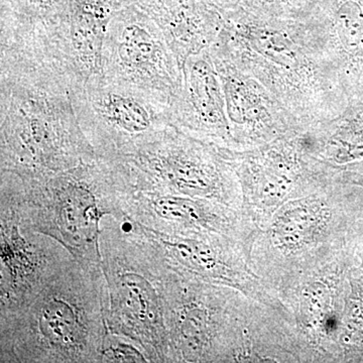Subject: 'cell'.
Wrapping results in <instances>:
<instances>
[{
  "label": "cell",
  "instance_id": "obj_1",
  "mask_svg": "<svg viewBox=\"0 0 363 363\" xmlns=\"http://www.w3.org/2000/svg\"><path fill=\"white\" fill-rule=\"evenodd\" d=\"M220 11L223 25L212 45L278 99L296 130L342 113L347 97L302 23L259 18L240 6Z\"/></svg>",
  "mask_w": 363,
  "mask_h": 363
},
{
  "label": "cell",
  "instance_id": "obj_2",
  "mask_svg": "<svg viewBox=\"0 0 363 363\" xmlns=\"http://www.w3.org/2000/svg\"><path fill=\"white\" fill-rule=\"evenodd\" d=\"M106 308L102 267L74 259L30 304L0 321V362L98 363Z\"/></svg>",
  "mask_w": 363,
  "mask_h": 363
},
{
  "label": "cell",
  "instance_id": "obj_3",
  "mask_svg": "<svg viewBox=\"0 0 363 363\" xmlns=\"http://www.w3.org/2000/svg\"><path fill=\"white\" fill-rule=\"evenodd\" d=\"M0 90V171L35 178L96 159L66 82L1 74Z\"/></svg>",
  "mask_w": 363,
  "mask_h": 363
},
{
  "label": "cell",
  "instance_id": "obj_4",
  "mask_svg": "<svg viewBox=\"0 0 363 363\" xmlns=\"http://www.w3.org/2000/svg\"><path fill=\"white\" fill-rule=\"evenodd\" d=\"M0 174L13 184L23 215L33 228L58 240L81 266L102 267V221L109 216L128 219L123 202L133 192L118 162L97 156L47 176Z\"/></svg>",
  "mask_w": 363,
  "mask_h": 363
},
{
  "label": "cell",
  "instance_id": "obj_5",
  "mask_svg": "<svg viewBox=\"0 0 363 363\" xmlns=\"http://www.w3.org/2000/svg\"><path fill=\"white\" fill-rule=\"evenodd\" d=\"M99 247L108 331L140 344L150 362H175L164 296L169 264L162 248L128 219L111 216L102 221Z\"/></svg>",
  "mask_w": 363,
  "mask_h": 363
},
{
  "label": "cell",
  "instance_id": "obj_6",
  "mask_svg": "<svg viewBox=\"0 0 363 363\" xmlns=\"http://www.w3.org/2000/svg\"><path fill=\"white\" fill-rule=\"evenodd\" d=\"M114 161L133 192L206 198L228 206L241 192L235 172L216 149L174 125Z\"/></svg>",
  "mask_w": 363,
  "mask_h": 363
},
{
  "label": "cell",
  "instance_id": "obj_7",
  "mask_svg": "<svg viewBox=\"0 0 363 363\" xmlns=\"http://www.w3.org/2000/svg\"><path fill=\"white\" fill-rule=\"evenodd\" d=\"M72 100L86 138L108 161L128 156L172 125L169 106L102 74L72 92Z\"/></svg>",
  "mask_w": 363,
  "mask_h": 363
},
{
  "label": "cell",
  "instance_id": "obj_8",
  "mask_svg": "<svg viewBox=\"0 0 363 363\" xmlns=\"http://www.w3.org/2000/svg\"><path fill=\"white\" fill-rule=\"evenodd\" d=\"M101 74L169 108L183 89V67L156 21L135 2L112 16L102 50Z\"/></svg>",
  "mask_w": 363,
  "mask_h": 363
},
{
  "label": "cell",
  "instance_id": "obj_9",
  "mask_svg": "<svg viewBox=\"0 0 363 363\" xmlns=\"http://www.w3.org/2000/svg\"><path fill=\"white\" fill-rule=\"evenodd\" d=\"M75 259L58 240L33 228L18 192L0 175V321L13 316Z\"/></svg>",
  "mask_w": 363,
  "mask_h": 363
},
{
  "label": "cell",
  "instance_id": "obj_10",
  "mask_svg": "<svg viewBox=\"0 0 363 363\" xmlns=\"http://www.w3.org/2000/svg\"><path fill=\"white\" fill-rule=\"evenodd\" d=\"M169 266L167 327L175 362H226L233 355V300L224 289Z\"/></svg>",
  "mask_w": 363,
  "mask_h": 363
},
{
  "label": "cell",
  "instance_id": "obj_11",
  "mask_svg": "<svg viewBox=\"0 0 363 363\" xmlns=\"http://www.w3.org/2000/svg\"><path fill=\"white\" fill-rule=\"evenodd\" d=\"M218 72L235 152L257 149L296 130L288 112L257 79L217 48H209Z\"/></svg>",
  "mask_w": 363,
  "mask_h": 363
},
{
  "label": "cell",
  "instance_id": "obj_12",
  "mask_svg": "<svg viewBox=\"0 0 363 363\" xmlns=\"http://www.w3.org/2000/svg\"><path fill=\"white\" fill-rule=\"evenodd\" d=\"M125 6L124 0H61L50 42L52 61L84 84L101 74L102 50L112 16Z\"/></svg>",
  "mask_w": 363,
  "mask_h": 363
},
{
  "label": "cell",
  "instance_id": "obj_13",
  "mask_svg": "<svg viewBox=\"0 0 363 363\" xmlns=\"http://www.w3.org/2000/svg\"><path fill=\"white\" fill-rule=\"evenodd\" d=\"M183 89L171 107L172 125L218 152H235L225 97L209 49L189 57Z\"/></svg>",
  "mask_w": 363,
  "mask_h": 363
},
{
  "label": "cell",
  "instance_id": "obj_14",
  "mask_svg": "<svg viewBox=\"0 0 363 363\" xmlns=\"http://www.w3.org/2000/svg\"><path fill=\"white\" fill-rule=\"evenodd\" d=\"M302 25L348 102L363 100V0H321Z\"/></svg>",
  "mask_w": 363,
  "mask_h": 363
},
{
  "label": "cell",
  "instance_id": "obj_15",
  "mask_svg": "<svg viewBox=\"0 0 363 363\" xmlns=\"http://www.w3.org/2000/svg\"><path fill=\"white\" fill-rule=\"evenodd\" d=\"M229 207L206 198L133 192L123 210L131 223L154 235L216 233L231 238L235 219Z\"/></svg>",
  "mask_w": 363,
  "mask_h": 363
},
{
  "label": "cell",
  "instance_id": "obj_16",
  "mask_svg": "<svg viewBox=\"0 0 363 363\" xmlns=\"http://www.w3.org/2000/svg\"><path fill=\"white\" fill-rule=\"evenodd\" d=\"M164 33L181 66L209 49L223 25L220 9L207 0H135Z\"/></svg>",
  "mask_w": 363,
  "mask_h": 363
},
{
  "label": "cell",
  "instance_id": "obj_17",
  "mask_svg": "<svg viewBox=\"0 0 363 363\" xmlns=\"http://www.w3.org/2000/svg\"><path fill=\"white\" fill-rule=\"evenodd\" d=\"M301 135L309 154L339 175L357 171L363 161V100L348 102L342 113Z\"/></svg>",
  "mask_w": 363,
  "mask_h": 363
},
{
  "label": "cell",
  "instance_id": "obj_18",
  "mask_svg": "<svg viewBox=\"0 0 363 363\" xmlns=\"http://www.w3.org/2000/svg\"><path fill=\"white\" fill-rule=\"evenodd\" d=\"M61 0H1V37L44 40L51 35Z\"/></svg>",
  "mask_w": 363,
  "mask_h": 363
},
{
  "label": "cell",
  "instance_id": "obj_19",
  "mask_svg": "<svg viewBox=\"0 0 363 363\" xmlns=\"http://www.w3.org/2000/svg\"><path fill=\"white\" fill-rule=\"evenodd\" d=\"M321 0H240L238 6L267 20L305 23Z\"/></svg>",
  "mask_w": 363,
  "mask_h": 363
},
{
  "label": "cell",
  "instance_id": "obj_20",
  "mask_svg": "<svg viewBox=\"0 0 363 363\" xmlns=\"http://www.w3.org/2000/svg\"><path fill=\"white\" fill-rule=\"evenodd\" d=\"M121 362H150V360L145 350L135 340L108 331L98 363Z\"/></svg>",
  "mask_w": 363,
  "mask_h": 363
},
{
  "label": "cell",
  "instance_id": "obj_21",
  "mask_svg": "<svg viewBox=\"0 0 363 363\" xmlns=\"http://www.w3.org/2000/svg\"><path fill=\"white\" fill-rule=\"evenodd\" d=\"M341 179L348 183L355 184V185L363 187V169L359 171L350 172V173L342 174Z\"/></svg>",
  "mask_w": 363,
  "mask_h": 363
},
{
  "label": "cell",
  "instance_id": "obj_22",
  "mask_svg": "<svg viewBox=\"0 0 363 363\" xmlns=\"http://www.w3.org/2000/svg\"><path fill=\"white\" fill-rule=\"evenodd\" d=\"M207 1H209L210 4L218 7V9H227L238 6L240 0H207Z\"/></svg>",
  "mask_w": 363,
  "mask_h": 363
},
{
  "label": "cell",
  "instance_id": "obj_23",
  "mask_svg": "<svg viewBox=\"0 0 363 363\" xmlns=\"http://www.w3.org/2000/svg\"><path fill=\"white\" fill-rule=\"evenodd\" d=\"M135 1V0H124V2H125V4H131V2Z\"/></svg>",
  "mask_w": 363,
  "mask_h": 363
}]
</instances>
